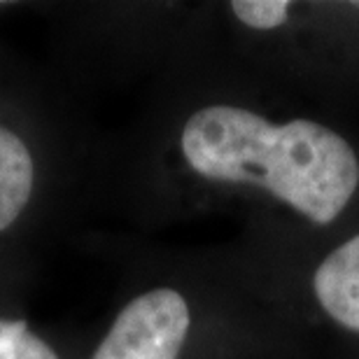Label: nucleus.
I'll list each match as a JSON object with an SVG mask.
<instances>
[{
    "label": "nucleus",
    "instance_id": "1",
    "mask_svg": "<svg viewBox=\"0 0 359 359\" xmlns=\"http://www.w3.org/2000/svg\"><path fill=\"white\" fill-rule=\"evenodd\" d=\"M187 166L203 180L255 184L315 224H332L359 187L350 142L311 119L271 124L238 105H205L180 133Z\"/></svg>",
    "mask_w": 359,
    "mask_h": 359
},
{
    "label": "nucleus",
    "instance_id": "2",
    "mask_svg": "<svg viewBox=\"0 0 359 359\" xmlns=\"http://www.w3.org/2000/svg\"><path fill=\"white\" fill-rule=\"evenodd\" d=\"M189 327L184 294L154 287L121 308L91 359H180Z\"/></svg>",
    "mask_w": 359,
    "mask_h": 359
},
{
    "label": "nucleus",
    "instance_id": "3",
    "mask_svg": "<svg viewBox=\"0 0 359 359\" xmlns=\"http://www.w3.org/2000/svg\"><path fill=\"white\" fill-rule=\"evenodd\" d=\"M38 156L17 128L0 121V233L21 222L38 191Z\"/></svg>",
    "mask_w": 359,
    "mask_h": 359
},
{
    "label": "nucleus",
    "instance_id": "4",
    "mask_svg": "<svg viewBox=\"0 0 359 359\" xmlns=\"http://www.w3.org/2000/svg\"><path fill=\"white\" fill-rule=\"evenodd\" d=\"M313 290L329 318L359 334V233L325 257Z\"/></svg>",
    "mask_w": 359,
    "mask_h": 359
},
{
    "label": "nucleus",
    "instance_id": "5",
    "mask_svg": "<svg viewBox=\"0 0 359 359\" xmlns=\"http://www.w3.org/2000/svg\"><path fill=\"white\" fill-rule=\"evenodd\" d=\"M0 359H61L26 320L0 318Z\"/></svg>",
    "mask_w": 359,
    "mask_h": 359
},
{
    "label": "nucleus",
    "instance_id": "6",
    "mask_svg": "<svg viewBox=\"0 0 359 359\" xmlns=\"http://www.w3.org/2000/svg\"><path fill=\"white\" fill-rule=\"evenodd\" d=\"M229 7L241 24L255 31H271V28L283 26L290 17L287 0H233Z\"/></svg>",
    "mask_w": 359,
    "mask_h": 359
},
{
    "label": "nucleus",
    "instance_id": "7",
    "mask_svg": "<svg viewBox=\"0 0 359 359\" xmlns=\"http://www.w3.org/2000/svg\"><path fill=\"white\" fill-rule=\"evenodd\" d=\"M355 7H357V10H359V3H355Z\"/></svg>",
    "mask_w": 359,
    "mask_h": 359
},
{
    "label": "nucleus",
    "instance_id": "8",
    "mask_svg": "<svg viewBox=\"0 0 359 359\" xmlns=\"http://www.w3.org/2000/svg\"><path fill=\"white\" fill-rule=\"evenodd\" d=\"M0 7H3V3H0Z\"/></svg>",
    "mask_w": 359,
    "mask_h": 359
}]
</instances>
